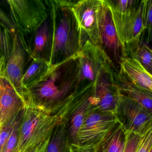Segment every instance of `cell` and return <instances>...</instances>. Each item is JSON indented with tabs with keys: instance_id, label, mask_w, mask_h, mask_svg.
<instances>
[{
	"instance_id": "8fae6325",
	"label": "cell",
	"mask_w": 152,
	"mask_h": 152,
	"mask_svg": "<svg viewBox=\"0 0 152 152\" xmlns=\"http://www.w3.org/2000/svg\"><path fill=\"white\" fill-rule=\"evenodd\" d=\"M32 58L28 53L27 46L17 32L14 38L13 50L6 64L3 72L0 76L8 79L25 103L26 91L23 84V78L26 66Z\"/></svg>"
},
{
	"instance_id": "ffe728a7",
	"label": "cell",
	"mask_w": 152,
	"mask_h": 152,
	"mask_svg": "<svg viewBox=\"0 0 152 152\" xmlns=\"http://www.w3.org/2000/svg\"><path fill=\"white\" fill-rule=\"evenodd\" d=\"M15 34L1 26V59L4 60L6 64L13 50Z\"/></svg>"
},
{
	"instance_id": "4316f807",
	"label": "cell",
	"mask_w": 152,
	"mask_h": 152,
	"mask_svg": "<svg viewBox=\"0 0 152 152\" xmlns=\"http://www.w3.org/2000/svg\"><path fill=\"white\" fill-rule=\"evenodd\" d=\"M144 23L145 30L152 31V0H145Z\"/></svg>"
},
{
	"instance_id": "ba28073f",
	"label": "cell",
	"mask_w": 152,
	"mask_h": 152,
	"mask_svg": "<svg viewBox=\"0 0 152 152\" xmlns=\"http://www.w3.org/2000/svg\"><path fill=\"white\" fill-rule=\"evenodd\" d=\"M117 123L115 114L100 112L92 106L85 116L76 143L96 146Z\"/></svg>"
},
{
	"instance_id": "f546056e",
	"label": "cell",
	"mask_w": 152,
	"mask_h": 152,
	"mask_svg": "<svg viewBox=\"0 0 152 152\" xmlns=\"http://www.w3.org/2000/svg\"><path fill=\"white\" fill-rule=\"evenodd\" d=\"M96 149H97V152H100V151H99V150H98V149H97V148H96Z\"/></svg>"
},
{
	"instance_id": "9a60e30c",
	"label": "cell",
	"mask_w": 152,
	"mask_h": 152,
	"mask_svg": "<svg viewBox=\"0 0 152 152\" xmlns=\"http://www.w3.org/2000/svg\"><path fill=\"white\" fill-rule=\"evenodd\" d=\"M121 72L133 84L152 92V75L136 58H124L121 64Z\"/></svg>"
},
{
	"instance_id": "7c38bea8",
	"label": "cell",
	"mask_w": 152,
	"mask_h": 152,
	"mask_svg": "<svg viewBox=\"0 0 152 152\" xmlns=\"http://www.w3.org/2000/svg\"><path fill=\"white\" fill-rule=\"evenodd\" d=\"M24 39L31 58L42 60L50 64L54 39V21L51 4L44 21L31 34Z\"/></svg>"
},
{
	"instance_id": "52a82bcc",
	"label": "cell",
	"mask_w": 152,
	"mask_h": 152,
	"mask_svg": "<svg viewBox=\"0 0 152 152\" xmlns=\"http://www.w3.org/2000/svg\"><path fill=\"white\" fill-rule=\"evenodd\" d=\"M115 114L126 133L132 132L142 137L152 126V112L121 95Z\"/></svg>"
},
{
	"instance_id": "603a6c76",
	"label": "cell",
	"mask_w": 152,
	"mask_h": 152,
	"mask_svg": "<svg viewBox=\"0 0 152 152\" xmlns=\"http://www.w3.org/2000/svg\"><path fill=\"white\" fill-rule=\"evenodd\" d=\"M106 1L111 10L122 14L131 10L140 2L136 0H106Z\"/></svg>"
},
{
	"instance_id": "1f68e13d",
	"label": "cell",
	"mask_w": 152,
	"mask_h": 152,
	"mask_svg": "<svg viewBox=\"0 0 152 152\" xmlns=\"http://www.w3.org/2000/svg\"><path fill=\"white\" fill-rule=\"evenodd\" d=\"M150 74H151L152 75V72H151V73H150Z\"/></svg>"
},
{
	"instance_id": "3957f363",
	"label": "cell",
	"mask_w": 152,
	"mask_h": 152,
	"mask_svg": "<svg viewBox=\"0 0 152 152\" xmlns=\"http://www.w3.org/2000/svg\"><path fill=\"white\" fill-rule=\"evenodd\" d=\"M76 1L50 0L54 21L51 66L78 56L83 47L80 28L72 9Z\"/></svg>"
},
{
	"instance_id": "7402d4cb",
	"label": "cell",
	"mask_w": 152,
	"mask_h": 152,
	"mask_svg": "<svg viewBox=\"0 0 152 152\" xmlns=\"http://www.w3.org/2000/svg\"><path fill=\"white\" fill-rule=\"evenodd\" d=\"M137 59L143 67L151 73L152 70V49L145 45L140 46L134 54Z\"/></svg>"
},
{
	"instance_id": "d6986e66",
	"label": "cell",
	"mask_w": 152,
	"mask_h": 152,
	"mask_svg": "<svg viewBox=\"0 0 152 152\" xmlns=\"http://www.w3.org/2000/svg\"><path fill=\"white\" fill-rule=\"evenodd\" d=\"M51 66L42 60L33 59L31 64L25 72L23 78V84L26 90L41 80L48 72Z\"/></svg>"
},
{
	"instance_id": "cb8c5ba5",
	"label": "cell",
	"mask_w": 152,
	"mask_h": 152,
	"mask_svg": "<svg viewBox=\"0 0 152 152\" xmlns=\"http://www.w3.org/2000/svg\"><path fill=\"white\" fill-rule=\"evenodd\" d=\"M142 137L132 132L127 133L126 145L124 152H136Z\"/></svg>"
},
{
	"instance_id": "83f0119b",
	"label": "cell",
	"mask_w": 152,
	"mask_h": 152,
	"mask_svg": "<svg viewBox=\"0 0 152 152\" xmlns=\"http://www.w3.org/2000/svg\"><path fill=\"white\" fill-rule=\"evenodd\" d=\"M68 152H97V149L94 145L70 142Z\"/></svg>"
},
{
	"instance_id": "d4e9b609",
	"label": "cell",
	"mask_w": 152,
	"mask_h": 152,
	"mask_svg": "<svg viewBox=\"0 0 152 152\" xmlns=\"http://www.w3.org/2000/svg\"><path fill=\"white\" fill-rule=\"evenodd\" d=\"M22 120L16 124L14 128L11 135L10 136L6 143L4 148L1 152H14L17 144L19 126Z\"/></svg>"
},
{
	"instance_id": "ac0fdd59",
	"label": "cell",
	"mask_w": 152,
	"mask_h": 152,
	"mask_svg": "<svg viewBox=\"0 0 152 152\" xmlns=\"http://www.w3.org/2000/svg\"><path fill=\"white\" fill-rule=\"evenodd\" d=\"M67 120L66 118L63 120L54 130L47 152H68L70 141Z\"/></svg>"
},
{
	"instance_id": "4fadbf2b",
	"label": "cell",
	"mask_w": 152,
	"mask_h": 152,
	"mask_svg": "<svg viewBox=\"0 0 152 152\" xmlns=\"http://www.w3.org/2000/svg\"><path fill=\"white\" fill-rule=\"evenodd\" d=\"M115 73H104L94 83L93 108L100 112L115 113L121 95L115 80Z\"/></svg>"
},
{
	"instance_id": "4dcf8cb0",
	"label": "cell",
	"mask_w": 152,
	"mask_h": 152,
	"mask_svg": "<svg viewBox=\"0 0 152 152\" xmlns=\"http://www.w3.org/2000/svg\"><path fill=\"white\" fill-rule=\"evenodd\" d=\"M150 152H152V148L151 149V151H150Z\"/></svg>"
},
{
	"instance_id": "2e32d148",
	"label": "cell",
	"mask_w": 152,
	"mask_h": 152,
	"mask_svg": "<svg viewBox=\"0 0 152 152\" xmlns=\"http://www.w3.org/2000/svg\"><path fill=\"white\" fill-rule=\"evenodd\" d=\"M116 79L121 96L136 101L152 113V92L133 84L121 72Z\"/></svg>"
},
{
	"instance_id": "5bb4252c",
	"label": "cell",
	"mask_w": 152,
	"mask_h": 152,
	"mask_svg": "<svg viewBox=\"0 0 152 152\" xmlns=\"http://www.w3.org/2000/svg\"><path fill=\"white\" fill-rule=\"evenodd\" d=\"M25 104L24 100L8 79L0 76V127L22 111Z\"/></svg>"
},
{
	"instance_id": "277c9868",
	"label": "cell",
	"mask_w": 152,
	"mask_h": 152,
	"mask_svg": "<svg viewBox=\"0 0 152 152\" xmlns=\"http://www.w3.org/2000/svg\"><path fill=\"white\" fill-rule=\"evenodd\" d=\"M6 2L17 32L24 38L40 25L50 8V0H9Z\"/></svg>"
},
{
	"instance_id": "e0dca14e",
	"label": "cell",
	"mask_w": 152,
	"mask_h": 152,
	"mask_svg": "<svg viewBox=\"0 0 152 152\" xmlns=\"http://www.w3.org/2000/svg\"><path fill=\"white\" fill-rule=\"evenodd\" d=\"M126 139L127 133L118 122L96 147L101 152H124Z\"/></svg>"
},
{
	"instance_id": "30bf717a",
	"label": "cell",
	"mask_w": 152,
	"mask_h": 152,
	"mask_svg": "<svg viewBox=\"0 0 152 152\" xmlns=\"http://www.w3.org/2000/svg\"><path fill=\"white\" fill-rule=\"evenodd\" d=\"M102 0H79L72 7L79 23L83 43L88 40L99 46V21Z\"/></svg>"
},
{
	"instance_id": "44dd1931",
	"label": "cell",
	"mask_w": 152,
	"mask_h": 152,
	"mask_svg": "<svg viewBox=\"0 0 152 152\" xmlns=\"http://www.w3.org/2000/svg\"><path fill=\"white\" fill-rule=\"evenodd\" d=\"M23 110L24 108L1 127L0 152H1L4 148L9 137L16 124L22 120L23 114Z\"/></svg>"
},
{
	"instance_id": "f1b7e54d",
	"label": "cell",
	"mask_w": 152,
	"mask_h": 152,
	"mask_svg": "<svg viewBox=\"0 0 152 152\" xmlns=\"http://www.w3.org/2000/svg\"><path fill=\"white\" fill-rule=\"evenodd\" d=\"M51 137L49 138L46 141H44L38 145L35 148L32 149L29 152H47L48 145L50 141Z\"/></svg>"
},
{
	"instance_id": "8992f818",
	"label": "cell",
	"mask_w": 152,
	"mask_h": 152,
	"mask_svg": "<svg viewBox=\"0 0 152 152\" xmlns=\"http://www.w3.org/2000/svg\"><path fill=\"white\" fill-rule=\"evenodd\" d=\"M99 44L100 48L108 56L114 66L121 64L127 58L125 47L120 41L106 0H102L99 13Z\"/></svg>"
},
{
	"instance_id": "7a4b0ae2",
	"label": "cell",
	"mask_w": 152,
	"mask_h": 152,
	"mask_svg": "<svg viewBox=\"0 0 152 152\" xmlns=\"http://www.w3.org/2000/svg\"><path fill=\"white\" fill-rule=\"evenodd\" d=\"M71 110L67 104L50 109L26 102L14 152H29L46 141L51 137L57 125L66 118Z\"/></svg>"
},
{
	"instance_id": "9c48e42d",
	"label": "cell",
	"mask_w": 152,
	"mask_h": 152,
	"mask_svg": "<svg viewBox=\"0 0 152 152\" xmlns=\"http://www.w3.org/2000/svg\"><path fill=\"white\" fill-rule=\"evenodd\" d=\"M145 0L140 1L135 7L126 14H120L109 7L120 41L124 47L126 44L138 41L145 30Z\"/></svg>"
},
{
	"instance_id": "484cf974",
	"label": "cell",
	"mask_w": 152,
	"mask_h": 152,
	"mask_svg": "<svg viewBox=\"0 0 152 152\" xmlns=\"http://www.w3.org/2000/svg\"><path fill=\"white\" fill-rule=\"evenodd\" d=\"M152 148V126L142 136L136 152H150Z\"/></svg>"
},
{
	"instance_id": "5b68a950",
	"label": "cell",
	"mask_w": 152,
	"mask_h": 152,
	"mask_svg": "<svg viewBox=\"0 0 152 152\" xmlns=\"http://www.w3.org/2000/svg\"><path fill=\"white\" fill-rule=\"evenodd\" d=\"M80 75L78 92L94 84L104 73H115V66L98 46L88 40L79 54Z\"/></svg>"
},
{
	"instance_id": "6da1fadb",
	"label": "cell",
	"mask_w": 152,
	"mask_h": 152,
	"mask_svg": "<svg viewBox=\"0 0 152 152\" xmlns=\"http://www.w3.org/2000/svg\"><path fill=\"white\" fill-rule=\"evenodd\" d=\"M80 70L79 55L51 66L41 80L27 90L25 103L50 109L64 105L78 92Z\"/></svg>"
}]
</instances>
